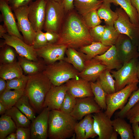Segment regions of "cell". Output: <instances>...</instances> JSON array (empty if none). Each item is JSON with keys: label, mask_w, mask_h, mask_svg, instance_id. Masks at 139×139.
Wrapping results in <instances>:
<instances>
[{"label": "cell", "mask_w": 139, "mask_h": 139, "mask_svg": "<svg viewBox=\"0 0 139 139\" xmlns=\"http://www.w3.org/2000/svg\"><path fill=\"white\" fill-rule=\"evenodd\" d=\"M42 72L55 86L61 85L70 80L79 77V72L64 60L47 65Z\"/></svg>", "instance_id": "277c9868"}, {"label": "cell", "mask_w": 139, "mask_h": 139, "mask_svg": "<svg viewBox=\"0 0 139 139\" xmlns=\"http://www.w3.org/2000/svg\"><path fill=\"white\" fill-rule=\"evenodd\" d=\"M76 102V98L67 91L59 110L64 113L70 114L74 108Z\"/></svg>", "instance_id": "60d3db41"}, {"label": "cell", "mask_w": 139, "mask_h": 139, "mask_svg": "<svg viewBox=\"0 0 139 139\" xmlns=\"http://www.w3.org/2000/svg\"><path fill=\"white\" fill-rule=\"evenodd\" d=\"M64 9L62 3L53 0L47 1L45 20L43 28L44 30L51 31L58 33Z\"/></svg>", "instance_id": "ba28073f"}, {"label": "cell", "mask_w": 139, "mask_h": 139, "mask_svg": "<svg viewBox=\"0 0 139 139\" xmlns=\"http://www.w3.org/2000/svg\"><path fill=\"white\" fill-rule=\"evenodd\" d=\"M64 60L70 64L79 72L84 69L86 60L85 54L75 49L67 47Z\"/></svg>", "instance_id": "7402d4cb"}, {"label": "cell", "mask_w": 139, "mask_h": 139, "mask_svg": "<svg viewBox=\"0 0 139 139\" xmlns=\"http://www.w3.org/2000/svg\"><path fill=\"white\" fill-rule=\"evenodd\" d=\"M67 48L63 45L48 44L36 50L38 57L42 58L45 63L49 65L64 60Z\"/></svg>", "instance_id": "4fadbf2b"}, {"label": "cell", "mask_w": 139, "mask_h": 139, "mask_svg": "<svg viewBox=\"0 0 139 139\" xmlns=\"http://www.w3.org/2000/svg\"><path fill=\"white\" fill-rule=\"evenodd\" d=\"M2 48L0 52L1 64H8L15 61L16 54L14 48L5 44L4 41L0 44Z\"/></svg>", "instance_id": "8d00e7d4"}, {"label": "cell", "mask_w": 139, "mask_h": 139, "mask_svg": "<svg viewBox=\"0 0 139 139\" xmlns=\"http://www.w3.org/2000/svg\"><path fill=\"white\" fill-rule=\"evenodd\" d=\"M138 52L139 53V44L138 47Z\"/></svg>", "instance_id": "e7e4bbea"}, {"label": "cell", "mask_w": 139, "mask_h": 139, "mask_svg": "<svg viewBox=\"0 0 139 139\" xmlns=\"http://www.w3.org/2000/svg\"><path fill=\"white\" fill-rule=\"evenodd\" d=\"M59 35L56 44L75 49L89 45L93 41L89 29L83 20L74 14L68 17L63 31Z\"/></svg>", "instance_id": "6da1fadb"}, {"label": "cell", "mask_w": 139, "mask_h": 139, "mask_svg": "<svg viewBox=\"0 0 139 139\" xmlns=\"http://www.w3.org/2000/svg\"><path fill=\"white\" fill-rule=\"evenodd\" d=\"M124 118L117 117L112 120L114 129L119 135L121 139H134L132 126Z\"/></svg>", "instance_id": "d4e9b609"}, {"label": "cell", "mask_w": 139, "mask_h": 139, "mask_svg": "<svg viewBox=\"0 0 139 139\" xmlns=\"http://www.w3.org/2000/svg\"><path fill=\"white\" fill-rule=\"evenodd\" d=\"M16 139H31L30 127H18L16 131Z\"/></svg>", "instance_id": "bcb514c9"}, {"label": "cell", "mask_w": 139, "mask_h": 139, "mask_svg": "<svg viewBox=\"0 0 139 139\" xmlns=\"http://www.w3.org/2000/svg\"><path fill=\"white\" fill-rule=\"evenodd\" d=\"M47 2L46 0H37L28 5V18L36 32L43 29Z\"/></svg>", "instance_id": "8fae6325"}, {"label": "cell", "mask_w": 139, "mask_h": 139, "mask_svg": "<svg viewBox=\"0 0 139 139\" xmlns=\"http://www.w3.org/2000/svg\"><path fill=\"white\" fill-rule=\"evenodd\" d=\"M6 87V80L0 77V95L2 94L5 91Z\"/></svg>", "instance_id": "f5cc1de1"}, {"label": "cell", "mask_w": 139, "mask_h": 139, "mask_svg": "<svg viewBox=\"0 0 139 139\" xmlns=\"http://www.w3.org/2000/svg\"><path fill=\"white\" fill-rule=\"evenodd\" d=\"M113 0V4L116 5H119L124 10L129 16L132 23L136 25H139L137 11L132 4L130 0Z\"/></svg>", "instance_id": "e575fe53"}, {"label": "cell", "mask_w": 139, "mask_h": 139, "mask_svg": "<svg viewBox=\"0 0 139 139\" xmlns=\"http://www.w3.org/2000/svg\"><path fill=\"white\" fill-rule=\"evenodd\" d=\"M110 6V4L103 3L97 10V12L100 19L104 20L106 25L114 26V23L118 18V15L115 11L112 10Z\"/></svg>", "instance_id": "f1b7e54d"}, {"label": "cell", "mask_w": 139, "mask_h": 139, "mask_svg": "<svg viewBox=\"0 0 139 139\" xmlns=\"http://www.w3.org/2000/svg\"><path fill=\"white\" fill-rule=\"evenodd\" d=\"M103 3L105 4H110L111 3H113V0H102Z\"/></svg>", "instance_id": "91938a15"}, {"label": "cell", "mask_w": 139, "mask_h": 139, "mask_svg": "<svg viewBox=\"0 0 139 139\" xmlns=\"http://www.w3.org/2000/svg\"><path fill=\"white\" fill-rule=\"evenodd\" d=\"M118 134L117 132L114 129L111 134L110 139H117Z\"/></svg>", "instance_id": "680465c9"}, {"label": "cell", "mask_w": 139, "mask_h": 139, "mask_svg": "<svg viewBox=\"0 0 139 139\" xmlns=\"http://www.w3.org/2000/svg\"><path fill=\"white\" fill-rule=\"evenodd\" d=\"M5 139H16V133L13 132L8 135L5 138Z\"/></svg>", "instance_id": "6f0895ef"}, {"label": "cell", "mask_w": 139, "mask_h": 139, "mask_svg": "<svg viewBox=\"0 0 139 139\" xmlns=\"http://www.w3.org/2000/svg\"><path fill=\"white\" fill-rule=\"evenodd\" d=\"M92 116L94 129L98 136V139H110L114 130L111 118L102 111L94 113Z\"/></svg>", "instance_id": "2e32d148"}, {"label": "cell", "mask_w": 139, "mask_h": 139, "mask_svg": "<svg viewBox=\"0 0 139 139\" xmlns=\"http://www.w3.org/2000/svg\"><path fill=\"white\" fill-rule=\"evenodd\" d=\"M3 21V18L2 14L0 15V22Z\"/></svg>", "instance_id": "be15d7a7"}, {"label": "cell", "mask_w": 139, "mask_h": 139, "mask_svg": "<svg viewBox=\"0 0 139 139\" xmlns=\"http://www.w3.org/2000/svg\"><path fill=\"white\" fill-rule=\"evenodd\" d=\"M105 25V30L101 42L107 46L115 45L120 34L114 26Z\"/></svg>", "instance_id": "d590c367"}, {"label": "cell", "mask_w": 139, "mask_h": 139, "mask_svg": "<svg viewBox=\"0 0 139 139\" xmlns=\"http://www.w3.org/2000/svg\"><path fill=\"white\" fill-rule=\"evenodd\" d=\"M7 110L5 107L0 102V114L2 115L5 114Z\"/></svg>", "instance_id": "9f6ffc18"}, {"label": "cell", "mask_w": 139, "mask_h": 139, "mask_svg": "<svg viewBox=\"0 0 139 139\" xmlns=\"http://www.w3.org/2000/svg\"><path fill=\"white\" fill-rule=\"evenodd\" d=\"M138 62V58L133 59L124 64L117 71H110L112 75L115 79L116 92L123 89L127 85L139 82L137 73Z\"/></svg>", "instance_id": "8992f818"}, {"label": "cell", "mask_w": 139, "mask_h": 139, "mask_svg": "<svg viewBox=\"0 0 139 139\" xmlns=\"http://www.w3.org/2000/svg\"><path fill=\"white\" fill-rule=\"evenodd\" d=\"M50 110L44 108L32 121L30 126L31 139H46L48 137Z\"/></svg>", "instance_id": "9a60e30c"}, {"label": "cell", "mask_w": 139, "mask_h": 139, "mask_svg": "<svg viewBox=\"0 0 139 139\" xmlns=\"http://www.w3.org/2000/svg\"><path fill=\"white\" fill-rule=\"evenodd\" d=\"M138 83L136 82L129 84L119 91L107 94V108L104 112L108 117L111 118L115 111L124 107L132 93L138 89Z\"/></svg>", "instance_id": "5b68a950"}, {"label": "cell", "mask_w": 139, "mask_h": 139, "mask_svg": "<svg viewBox=\"0 0 139 139\" xmlns=\"http://www.w3.org/2000/svg\"><path fill=\"white\" fill-rule=\"evenodd\" d=\"M45 34L48 44H56L59 38V34L52 31H47Z\"/></svg>", "instance_id": "681fc988"}, {"label": "cell", "mask_w": 139, "mask_h": 139, "mask_svg": "<svg viewBox=\"0 0 139 139\" xmlns=\"http://www.w3.org/2000/svg\"><path fill=\"white\" fill-rule=\"evenodd\" d=\"M31 121L36 117L35 110L31 104L29 99L25 94L18 100L15 105Z\"/></svg>", "instance_id": "1f68e13d"}, {"label": "cell", "mask_w": 139, "mask_h": 139, "mask_svg": "<svg viewBox=\"0 0 139 139\" xmlns=\"http://www.w3.org/2000/svg\"><path fill=\"white\" fill-rule=\"evenodd\" d=\"M115 11L118 18L115 22L114 26L119 34H125L137 46L139 44V25L132 23L129 18L120 7L117 8Z\"/></svg>", "instance_id": "52a82bcc"}, {"label": "cell", "mask_w": 139, "mask_h": 139, "mask_svg": "<svg viewBox=\"0 0 139 139\" xmlns=\"http://www.w3.org/2000/svg\"><path fill=\"white\" fill-rule=\"evenodd\" d=\"M47 1L50 0H46ZM58 2L61 3H62L63 0H53Z\"/></svg>", "instance_id": "6125c7cd"}, {"label": "cell", "mask_w": 139, "mask_h": 139, "mask_svg": "<svg viewBox=\"0 0 139 139\" xmlns=\"http://www.w3.org/2000/svg\"><path fill=\"white\" fill-rule=\"evenodd\" d=\"M0 10L3 16L4 25L7 28L8 33L16 36L23 40V37L18 29L12 10L4 0H0Z\"/></svg>", "instance_id": "ffe728a7"}, {"label": "cell", "mask_w": 139, "mask_h": 139, "mask_svg": "<svg viewBox=\"0 0 139 139\" xmlns=\"http://www.w3.org/2000/svg\"><path fill=\"white\" fill-rule=\"evenodd\" d=\"M17 20V25L22 34L23 41L27 44L33 45L36 32L28 17V5L18 7L13 11Z\"/></svg>", "instance_id": "9c48e42d"}, {"label": "cell", "mask_w": 139, "mask_h": 139, "mask_svg": "<svg viewBox=\"0 0 139 139\" xmlns=\"http://www.w3.org/2000/svg\"><path fill=\"white\" fill-rule=\"evenodd\" d=\"M67 91L65 84L59 86L53 85L46 96L43 108H47L50 111L59 110Z\"/></svg>", "instance_id": "e0dca14e"}, {"label": "cell", "mask_w": 139, "mask_h": 139, "mask_svg": "<svg viewBox=\"0 0 139 139\" xmlns=\"http://www.w3.org/2000/svg\"><path fill=\"white\" fill-rule=\"evenodd\" d=\"M74 0H63L62 4L64 9L66 11L72 10L74 7Z\"/></svg>", "instance_id": "f907efd6"}, {"label": "cell", "mask_w": 139, "mask_h": 139, "mask_svg": "<svg viewBox=\"0 0 139 139\" xmlns=\"http://www.w3.org/2000/svg\"><path fill=\"white\" fill-rule=\"evenodd\" d=\"M94 99L102 110L106 111L107 108L106 97L107 93L103 89L99 78L96 82H90Z\"/></svg>", "instance_id": "f546056e"}, {"label": "cell", "mask_w": 139, "mask_h": 139, "mask_svg": "<svg viewBox=\"0 0 139 139\" xmlns=\"http://www.w3.org/2000/svg\"><path fill=\"white\" fill-rule=\"evenodd\" d=\"M77 121L70 114L58 110L50 111L48 137L50 139H66L72 137Z\"/></svg>", "instance_id": "3957f363"}, {"label": "cell", "mask_w": 139, "mask_h": 139, "mask_svg": "<svg viewBox=\"0 0 139 139\" xmlns=\"http://www.w3.org/2000/svg\"><path fill=\"white\" fill-rule=\"evenodd\" d=\"M103 3L102 0H74V7L82 16L93 10H97Z\"/></svg>", "instance_id": "83f0119b"}, {"label": "cell", "mask_w": 139, "mask_h": 139, "mask_svg": "<svg viewBox=\"0 0 139 139\" xmlns=\"http://www.w3.org/2000/svg\"><path fill=\"white\" fill-rule=\"evenodd\" d=\"M92 118L91 114L87 115L79 122L77 123L75 126V133L76 139H85V130L86 126Z\"/></svg>", "instance_id": "ab89813d"}, {"label": "cell", "mask_w": 139, "mask_h": 139, "mask_svg": "<svg viewBox=\"0 0 139 139\" xmlns=\"http://www.w3.org/2000/svg\"><path fill=\"white\" fill-rule=\"evenodd\" d=\"M131 124L134 139H139V122H135Z\"/></svg>", "instance_id": "816d5d0a"}, {"label": "cell", "mask_w": 139, "mask_h": 139, "mask_svg": "<svg viewBox=\"0 0 139 139\" xmlns=\"http://www.w3.org/2000/svg\"><path fill=\"white\" fill-rule=\"evenodd\" d=\"M48 44L45 33L42 31L36 32L32 46L35 49L41 48Z\"/></svg>", "instance_id": "7bdbcfd3"}, {"label": "cell", "mask_w": 139, "mask_h": 139, "mask_svg": "<svg viewBox=\"0 0 139 139\" xmlns=\"http://www.w3.org/2000/svg\"><path fill=\"white\" fill-rule=\"evenodd\" d=\"M101 110L94 96L76 98V105L70 114L77 120H80L87 115L98 112Z\"/></svg>", "instance_id": "5bb4252c"}, {"label": "cell", "mask_w": 139, "mask_h": 139, "mask_svg": "<svg viewBox=\"0 0 139 139\" xmlns=\"http://www.w3.org/2000/svg\"><path fill=\"white\" fill-rule=\"evenodd\" d=\"M105 28V25H99L89 29L90 34L93 41L101 42Z\"/></svg>", "instance_id": "ee69618b"}, {"label": "cell", "mask_w": 139, "mask_h": 139, "mask_svg": "<svg viewBox=\"0 0 139 139\" xmlns=\"http://www.w3.org/2000/svg\"><path fill=\"white\" fill-rule=\"evenodd\" d=\"M7 32V30L4 24L0 25V37L3 38V36Z\"/></svg>", "instance_id": "11a10c76"}, {"label": "cell", "mask_w": 139, "mask_h": 139, "mask_svg": "<svg viewBox=\"0 0 139 139\" xmlns=\"http://www.w3.org/2000/svg\"><path fill=\"white\" fill-rule=\"evenodd\" d=\"M10 7L12 10L20 7L28 5L32 0H4Z\"/></svg>", "instance_id": "7dc6e473"}, {"label": "cell", "mask_w": 139, "mask_h": 139, "mask_svg": "<svg viewBox=\"0 0 139 139\" xmlns=\"http://www.w3.org/2000/svg\"><path fill=\"white\" fill-rule=\"evenodd\" d=\"M97 10H93L83 16V20L90 29L99 25L102 21L98 16Z\"/></svg>", "instance_id": "b9f144b4"}, {"label": "cell", "mask_w": 139, "mask_h": 139, "mask_svg": "<svg viewBox=\"0 0 139 139\" xmlns=\"http://www.w3.org/2000/svg\"><path fill=\"white\" fill-rule=\"evenodd\" d=\"M128 100L124 107L116 114V117L124 118L128 111L139 101V87L134 91L128 99Z\"/></svg>", "instance_id": "74e56055"}, {"label": "cell", "mask_w": 139, "mask_h": 139, "mask_svg": "<svg viewBox=\"0 0 139 139\" xmlns=\"http://www.w3.org/2000/svg\"><path fill=\"white\" fill-rule=\"evenodd\" d=\"M101 62L105 65L107 69L111 71L120 68L123 65L116 51L115 45H112L103 54L96 56L94 58Z\"/></svg>", "instance_id": "44dd1931"}, {"label": "cell", "mask_w": 139, "mask_h": 139, "mask_svg": "<svg viewBox=\"0 0 139 139\" xmlns=\"http://www.w3.org/2000/svg\"><path fill=\"white\" fill-rule=\"evenodd\" d=\"M3 38L5 43L12 47L20 56L32 61L38 60L36 49L32 45H28L18 37L8 33L5 34Z\"/></svg>", "instance_id": "7c38bea8"}, {"label": "cell", "mask_w": 139, "mask_h": 139, "mask_svg": "<svg viewBox=\"0 0 139 139\" xmlns=\"http://www.w3.org/2000/svg\"><path fill=\"white\" fill-rule=\"evenodd\" d=\"M106 66L101 62L94 58L87 60L84 69L79 72V77L89 82H94L99 78Z\"/></svg>", "instance_id": "d6986e66"}, {"label": "cell", "mask_w": 139, "mask_h": 139, "mask_svg": "<svg viewBox=\"0 0 139 139\" xmlns=\"http://www.w3.org/2000/svg\"><path fill=\"white\" fill-rule=\"evenodd\" d=\"M65 84L67 91L76 98L94 96L90 82L81 78L71 79Z\"/></svg>", "instance_id": "ac0fdd59"}, {"label": "cell", "mask_w": 139, "mask_h": 139, "mask_svg": "<svg viewBox=\"0 0 139 139\" xmlns=\"http://www.w3.org/2000/svg\"><path fill=\"white\" fill-rule=\"evenodd\" d=\"M115 46L123 64L139 57L138 46L125 34H119Z\"/></svg>", "instance_id": "30bf717a"}, {"label": "cell", "mask_w": 139, "mask_h": 139, "mask_svg": "<svg viewBox=\"0 0 139 139\" xmlns=\"http://www.w3.org/2000/svg\"><path fill=\"white\" fill-rule=\"evenodd\" d=\"M28 76L25 94L36 112L40 113L43 109L46 96L53 85L43 72Z\"/></svg>", "instance_id": "7a4b0ae2"}, {"label": "cell", "mask_w": 139, "mask_h": 139, "mask_svg": "<svg viewBox=\"0 0 139 139\" xmlns=\"http://www.w3.org/2000/svg\"><path fill=\"white\" fill-rule=\"evenodd\" d=\"M131 3L136 9L138 15L139 22V0H130Z\"/></svg>", "instance_id": "db71d44e"}, {"label": "cell", "mask_w": 139, "mask_h": 139, "mask_svg": "<svg viewBox=\"0 0 139 139\" xmlns=\"http://www.w3.org/2000/svg\"><path fill=\"white\" fill-rule=\"evenodd\" d=\"M93 127V119L92 118L88 124L85 130V139L93 138L97 136Z\"/></svg>", "instance_id": "c3c4849f"}, {"label": "cell", "mask_w": 139, "mask_h": 139, "mask_svg": "<svg viewBox=\"0 0 139 139\" xmlns=\"http://www.w3.org/2000/svg\"><path fill=\"white\" fill-rule=\"evenodd\" d=\"M29 76L23 74L21 76L6 80L7 87L6 89L14 90L25 89Z\"/></svg>", "instance_id": "f35d334b"}, {"label": "cell", "mask_w": 139, "mask_h": 139, "mask_svg": "<svg viewBox=\"0 0 139 139\" xmlns=\"http://www.w3.org/2000/svg\"><path fill=\"white\" fill-rule=\"evenodd\" d=\"M25 89L14 90L6 89L0 95V102L5 107L9 109L14 106L19 99L25 93Z\"/></svg>", "instance_id": "4316f807"}, {"label": "cell", "mask_w": 139, "mask_h": 139, "mask_svg": "<svg viewBox=\"0 0 139 139\" xmlns=\"http://www.w3.org/2000/svg\"><path fill=\"white\" fill-rule=\"evenodd\" d=\"M17 127L12 118L5 114L0 118V139H4L9 134L16 131Z\"/></svg>", "instance_id": "d6a6232c"}, {"label": "cell", "mask_w": 139, "mask_h": 139, "mask_svg": "<svg viewBox=\"0 0 139 139\" xmlns=\"http://www.w3.org/2000/svg\"><path fill=\"white\" fill-rule=\"evenodd\" d=\"M111 47L106 46L101 42L93 41L90 44L80 48V51L85 54L86 60H89L103 54Z\"/></svg>", "instance_id": "484cf974"}, {"label": "cell", "mask_w": 139, "mask_h": 139, "mask_svg": "<svg viewBox=\"0 0 139 139\" xmlns=\"http://www.w3.org/2000/svg\"><path fill=\"white\" fill-rule=\"evenodd\" d=\"M23 72L18 61L1 64L0 66V77L6 80L11 79L21 76L23 74Z\"/></svg>", "instance_id": "cb8c5ba5"}, {"label": "cell", "mask_w": 139, "mask_h": 139, "mask_svg": "<svg viewBox=\"0 0 139 139\" xmlns=\"http://www.w3.org/2000/svg\"><path fill=\"white\" fill-rule=\"evenodd\" d=\"M137 77L139 80V61L138 62L137 65Z\"/></svg>", "instance_id": "94428289"}, {"label": "cell", "mask_w": 139, "mask_h": 139, "mask_svg": "<svg viewBox=\"0 0 139 139\" xmlns=\"http://www.w3.org/2000/svg\"><path fill=\"white\" fill-rule=\"evenodd\" d=\"M18 62L23 71L28 75H34L42 72L46 66L44 62L38 60L34 61L19 55Z\"/></svg>", "instance_id": "603a6c76"}, {"label": "cell", "mask_w": 139, "mask_h": 139, "mask_svg": "<svg viewBox=\"0 0 139 139\" xmlns=\"http://www.w3.org/2000/svg\"><path fill=\"white\" fill-rule=\"evenodd\" d=\"M110 71L107 69H106L101 73L99 78L102 87L107 94L116 92L115 81Z\"/></svg>", "instance_id": "836d02e7"}, {"label": "cell", "mask_w": 139, "mask_h": 139, "mask_svg": "<svg viewBox=\"0 0 139 139\" xmlns=\"http://www.w3.org/2000/svg\"><path fill=\"white\" fill-rule=\"evenodd\" d=\"M5 114L11 117L17 127H30L31 121L16 107L7 110Z\"/></svg>", "instance_id": "4dcf8cb0"}, {"label": "cell", "mask_w": 139, "mask_h": 139, "mask_svg": "<svg viewBox=\"0 0 139 139\" xmlns=\"http://www.w3.org/2000/svg\"><path fill=\"white\" fill-rule=\"evenodd\" d=\"M125 117L131 123L139 122V101L128 111Z\"/></svg>", "instance_id": "f6af8a7d"}]
</instances>
